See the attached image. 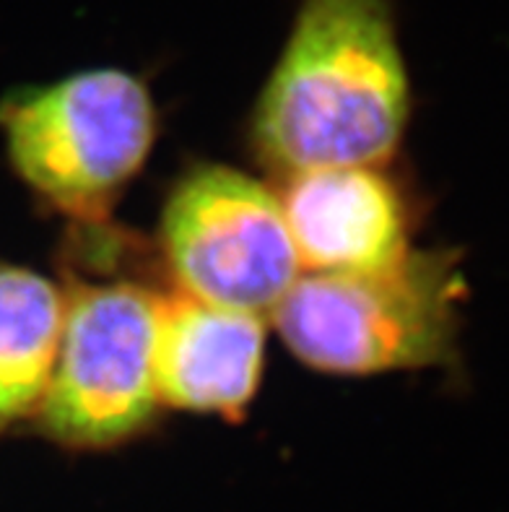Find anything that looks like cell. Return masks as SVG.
<instances>
[{"mask_svg": "<svg viewBox=\"0 0 509 512\" xmlns=\"http://www.w3.org/2000/svg\"><path fill=\"white\" fill-rule=\"evenodd\" d=\"M411 84L390 0H299L252 112V146L291 177L380 167L398 149Z\"/></svg>", "mask_w": 509, "mask_h": 512, "instance_id": "1", "label": "cell"}, {"mask_svg": "<svg viewBox=\"0 0 509 512\" xmlns=\"http://www.w3.org/2000/svg\"><path fill=\"white\" fill-rule=\"evenodd\" d=\"M463 289L458 255L408 250L374 271L304 273L273 320L291 354L312 370H419L450 359Z\"/></svg>", "mask_w": 509, "mask_h": 512, "instance_id": "2", "label": "cell"}, {"mask_svg": "<svg viewBox=\"0 0 509 512\" xmlns=\"http://www.w3.org/2000/svg\"><path fill=\"white\" fill-rule=\"evenodd\" d=\"M16 175L50 206L97 221L141 172L156 138L149 86L120 68H91L16 91L0 107Z\"/></svg>", "mask_w": 509, "mask_h": 512, "instance_id": "3", "label": "cell"}, {"mask_svg": "<svg viewBox=\"0 0 509 512\" xmlns=\"http://www.w3.org/2000/svg\"><path fill=\"white\" fill-rule=\"evenodd\" d=\"M162 297L130 281L78 284L65 294L58 359L37 419L65 448H112L149 427Z\"/></svg>", "mask_w": 509, "mask_h": 512, "instance_id": "4", "label": "cell"}, {"mask_svg": "<svg viewBox=\"0 0 509 512\" xmlns=\"http://www.w3.org/2000/svg\"><path fill=\"white\" fill-rule=\"evenodd\" d=\"M159 237L182 294L208 305L263 318L302 276L281 198L224 164L190 169L174 185Z\"/></svg>", "mask_w": 509, "mask_h": 512, "instance_id": "5", "label": "cell"}, {"mask_svg": "<svg viewBox=\"0 0 509 512\" xmlns=\"http://www.w3.org/2000/svg\"><path fill=\"white\" fill-rule=\"evenodd\" d=\"M281 208L307 273L374 271L411 250L406 203L377 167L291 175Z\"/></svg>", "mask_w": 509, "mask_h": 512, "instance_id": "6", "label": "cell"}, {"mask_svg": "<svg viewBox=\"0 0 509 512\" xmlns=\"http://www.w3.org/2000/svg\"><path fill=\"white\" fill-rule=\"evenodd\" d=\"M260 315L208 305L190 294L162 297L156 328V393L172 409L234 416L263 375Z\"/></svg>", "mask_w": 509, "mask_h": 512, "instance_id": "7", "label": "cell"}, {"mask_svg": "<svg viewBox=\"0 0 509 512\" xmlns=\"http://www.w3.org/2000/svg\"><path fill=\"white\" fill-rule=\"evenodd\" d=\"M63 315L65 294L50 279L0 263V429L37 416L58 359Z\"/></svg>", "mask_w": 509, "mask_h": 512, "instance_id": "8", "label": "cell"}]
</instances>
